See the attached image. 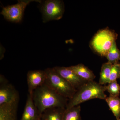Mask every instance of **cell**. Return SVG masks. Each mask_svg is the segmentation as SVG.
<instances>
[{
  "mask_svg": "<svg viewBox=\"0 0 120 120\" xmlns=\"http://www.w3.org/2000/svg\"><path fill=\"white\" fill-rule=\"evenodd\" d=\"M33 101L36 107L42 114L46 110L53 107L66 109L69 99L66 98L45 83L34 91Z\"/></svg>",
  "mask_w": 120,
  "mask_h": 120,
  "instance_id": "cell-1",
  "label": "cell"
},
{
  "mask_svg": "<svg viewBox=\"0 0 120 120\" xmlns=\"http://www.w3.org/2000/svg\"><path fill=\"white\" fill-rule=\"evenodd\" d=\"M0 105L19 101V94L16 89L9 83L4 76L0 77Z\"/></svg>",
  "mask_w": 120,
  "mask_h": 120,
  "instance_id": "cell-7",
  "label": "cell"
},
{
  "mask_svg": "<svg viewBox=\"0 0 120 120\" xmlns=\"http://www.w3.org/2000/svg\"><path fill=\"white\" fill-rule=\"evenodd\" d=\"M81 107L80 105L69 109H65L62 120H82L80 116Z\"/></svg>",
  "mask_w": 120,
  "mask_h": 120,
  "instance_id": "cell-15",
  "label": "cell"
},
{
  "mask_svg": "<svg viewBox=\"0 0 120 120\" xmlns=\"http://www.w3.org/2000/svg\"><path fill=\"white\" fill-rule=\"evenodd\" d=\"M45 71L35 70L29 71L27 74L28 94H32L34 91L45 83L46 79Z\"/></svg>",
  "mask_w": 120,
  "mask_h": 120,
  "instance_id": "cell-9",
  "label": "cell"
},
{
  "mask_svg": "<svg viewBox=\"0 0 120 120\" xmlns=\"http://www.w3.org/2000/svg\"><path fill=\"white\" fill-rule=\"evenodd\" d=\"M106 86H103L94 81L87 82L76 90L71 98L69 99L66 109H69L80 103L93 99L105 100Z\"/></svg>",
  "mask_w": 120,
  "mask_h": 120,
  "instance_id": "cell-2",
  "label": "cell"
},
{
  "mask_svg": "<svg viewBox=\"0 0 120 120\" xmlns=\"http://www.w3.org/2000/svg\"><path fill=\"white\" fill-rule=\"evenodd\" d=\"M120 74V62L118 64H113L111 69L109 83L117 80V79L119 78Z\"/></svg>",
  "mask_w": 120,
  "mask_h": 120,
  "instance_id": "cell-19",
  "label": "cell"
},
{
  "mask_svg": "<svg viewBox=\"0 0 120 120\" xmlns=\"http://www.w3.org/2000/svg\"><path fill=\"white\" fill-rule=\"evenodd\" d=\"M69 68L80 79L86 82L94 81L95 78L92 71L82 64L70 66Z\"/></svg>",
  "mask_w": 120,
  "mask_h": 120,
  "instance_id": "cell-12",
  "label": "cell"
},
{
  "mask_svg": "<svg viewBox=\"0 0 120 120\" xmlns=\"http://www.w3.org/2000/svg\"><path fill=\"white\" fill-rule=\"evenodd\" d=\"M106 91L109 93L110 95L119 97L120 92V86L117 81H114L108 83L106 86Z\"/></svg>",
  "mask_w": 120,
  "mask_h": 120,
  "instance_id": "cell-18",
  "label": "cell"
},
{
  "mask_svg": "<svg viewBox=\"0 0 120 120\" xmlns=\"http://www.w3.org/2000/svg\"><path fill=\"white\" fill-rule=\"evenodd\" d=\"M112 65L108 62L102 64L101 68L99 82L101 85H105L109 83L110 73Z\"/></svg>",
  "mask_w": 120,
  "mask_h": 120,
  "instance_id": "cell-16",
  "label": "cell"
},
{
  "mask_svg": "<svg viewBox=\"0 0 120 120\" xmlns=\"http://www.w3.org/2000/svg\"><path fill=\"white\" fill-rule=\"evenodd\" d=\"M106 57L108 60V62L112 64L120 63V51L117 46L116 41L114 42Z\"/></svg>",
  "mask_w": 120,
  "mask_h": 120,
  "instance_id": "cell-17",
  "label": "cell"
},
{
  "mask_svg": "<svg viewBox=\"0 0 120 120\" xmlns=\"http://www.w3.org/2000/svg\"><path fill=\"white\" fill-rule=\"evenodd\" d=\"M113 31L106 28L99 31L92 39L91 45L95 51L101 56H106L117 39Z\"/></svg>",
  "mask_w": 120,
  "mask_h": 120,
  "instance_id": "cell-4",
  "label": "cell"
},
{
  "mask_svg": "<svg viewBox=\"0 0 120 120\" xmlns=\"http://www.w3.org/2000/svg\"><path fill=\"white\" fill-rule=\"evenodd\" d=\"M46 74L45 83L63 97L69 99L71 98L76 90L53 68L45 70Z\"/></svg>",
  "mask_w": 120,
  "mask_h": 120,
  "instance_id": "cell-3",
  "label": "cell"
},
{
  "mask_svg": "<svg viewBox=\"0 0 120 120\" xmlns=\"http://www.w3.org/2000/svg\"><path fill=\"white\" fill-rule=\"evenodd\" d=\"M53 68L76 90L87 82L80 79L69 67H56Z\"/></svg>",
  "mask_w": 120,
  "mask_h": 120,
  "instance_id": "cell-8",
  "label": "cell"
},
{
  "mask_svg": "<svg viewBox=\"0 0 120 120\" xmlns=\"http://www.w3.org/2000/svg\"></svg>",
  "mask_w": 120,
  "mask_h": 120,
  "instance_id": "cell-22",
  "label": "cell"
},
{
  "mask_svg": "<svg viewBox=\"0 0 120 120\" xmlns=\"http://www.w3.org/2000/svg\"><path fill=\"white\" fill-rule=\"evenodd\" d=\"M41 10L44 22L58 20L63 16L64 11V5L60 0H46L42 5Z\"/></svg>",
  "mask_w": 120,
  "mask_h": 120,
  "instance_id": "cell-5",
  "label": "cell"
},
{
  "mask_svg": "<svg viewBox=\"0 0 120 120\" xmlns=\"http://www.w3.org/2000/svg\"><path fill=\"white\" fill-rule=\"evenodd\" d=\"M65 109L53 107L46 110L42 114L41 120H62Z\"/></svg>",
  "mask_w": 120,
  "mask_h": 120,
  "instance_id": "cell-13",
  "label": "cell"
},
{
  "mask_svg": "<svg viewBox=\"0 0 120 120\" xmlns=\"http://www.w3.org/2000/svg\"><path fill=\"white\" fill-rule=\"evenodd\" d=\"M120 120V118H119V119H118V120Z\"/></svg>",
  "mask_w": 120,
  "mask_h": 120,
  "instance_id": "cell-21",
  "label": "cell"
},
{
  "mask_svg": "<svg viewBox=\"0 0 120 120\" xmlns=\"http://www.w3.org/2000/svg\"><path fill=\"white\" fill-rule=\"evenodd\" d=\"M117 120L120 117V98L117 96L110 95L105 99Z\"/></svg>",
  "mask_w": 120,
  "mask_h": 120,
  "instance_id": "cell-14",
  "label": "cell"
},
{
  "mask_svg": "<svg viewBox=\"0 0 120 120\" xmlns=\"http://www.w3.org/2000/svg\"><path fill=\"white\" fill-rule=\"evenodd\" d=\"M32 1L34 0H19L16 4L4 7L1 14L8 21L15 22H20L26 7Z\"/></svg>",
  "mask_w": 120,
  "mask_h": 120,
  "instance_id": "cell-6",
  "label": "cell"
},
{
  "mask_svg": "<svg viewBox=\"0 0 120 120\" xmlns=\"http://www.w3.org/2000/svg\"><path fill=\"white\" fill-rule=\"evenodd\" d=\"M119 79H120V77H119Z\"/></svg>",
  "mask_w": 120,
  "mask_h": 120,
  "instance_id": "cell-20",
  "label": "cell"
},
{
  "mask_svg": "<svg viewBox=\"0 0 120 120\" xmlns=\"http://www.w3.org/2000/svg\"><path fill=\"white\" fill-rule=\"evenodd\" d=\"M41 116L34 102L32 94H28L23 113L20 120H39Z\"/></svg>",
  "mask_w": 120,
  "mask_h": 120,
  "instance_id": "cell-10",
  "label": "cell"
},
{
  "mask_svg": "<svg viewBox=\"0 0 120 120\" xmlns=\"http://www.w3.org/2000/svg\"><path fill=\"white\" fill-rule=\"evenodd\" d=\"M19 101L0 105V120H17Z\"/></svg>",
  "mask_w": 120,
  "mask_h": 120,
  "instance_id": "cell-11",
  "label": "cell"
}]
</instances>
